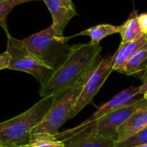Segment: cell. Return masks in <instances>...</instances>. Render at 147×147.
I'll return each instance as SVG.
<instances>
[{"label": "cell", "instance_id": "cell-12", "mask_svg": "<svg viewBox=\"0 0 147 147\" xmlns=\"http://www.w3.org/2000/svg\"><path fill=\"white\" fill-rule=\"evenodd\" d=\"M120 32V25H113L109 24H98L93 27H90L85 30L81 31L80 33L69 36L70 38L74 36H88L91 38L90 42L94 45H100V42L102 39L119 33Z\"/></svg>", "mask_w": 147, "mask_h": 147}, {"label": "cell", "instance_id": "cell-15", "mask_svg": "<svg viewBox=\"0 0 147 147\" xmlns=\"http://www.w3.org/2000/svg\"><path fill=\"white\" fill-rule=\"evenodd\" d=\"M34 1L38 0H0V26L5 30L6 35L9 34L7 28V17L9 13L19 5Z\"/></svg>", "mask_w": 147, "mask_h": 147}, {"label": "cell", "instance_id": "cell-2", "mask_svg": "<svg viewBox=\"0 0 147 147\" xmlns=\"http://www.w3.org/2000/svg\"><path fill=\"white\" fill-rule=\"evenodd\" d=\"M55 98H42L27 111L0 123V146L24 147L29 144L33 130L44 119Z\"/></svg>", "mask_w": 147, "mask_h": 147}, {"label": "cell", "instance_id": "cell-1", "mask_svg": "<svg viewBox=\"0 0 147 147\" xmlns=\"http://www.w3.org/2000/svg\"><path fill=\"white\" fill-rule=\"evenodd\" d=\"M101 47L88 43L72 45L64 62L53 73L50 79L41 86L42 98L55 96L76 84L88 73L94 70L100 61Z\"/></svg>", "mask_w": 147, "mask_h": 147}, {"label": "cell", "instance_id": "cell-8", "mask_svg": "<svg viewBox=\"0 0 147 147\" xmlns=\"http://www.w3.org/2000/svg\"><path fill=\"white\" fill-rule=\"evenodd\" d=\"M48 7L51 17V26L59 36H63L64 30L73 18L78 16L72 0H42Z\"/></svg>", "mask_w": 147, "mask_h": 147}, {"label": "cell", "instance_id": "cell-7", "mask_svg": "<svg viewBox=\"0 0 147 147\" xmlns=\"http://www.w3.org/2000/svg\"><path fill=\"white\" fill-rule=\"evenodd\" d=\"M142 99H144V95L141 93L140 86L130 87V88L121 91L120 93L116 94L114 97H113L111 100H109L108 101L104 103L102 106H100L93 115H91L86 120L82 122L80 125L73 127V128L67 129L65 131L67 132H74L78 130H81L84 127L89 126V125H93L94 123H95L101 117H103L106 114H107L108 113L112 112L113 110L119 108L120 107L125 106L127 104L138 101Z\"/></svg>", "mask_w": 147, "mask_h": 147}, {"label": "cell", "instance_id": "cell-22", "mask_svg": "<svg viewBox=\"0 0 147 147\" xmlns=\"http://www.w3.org/2000/svg\"><path fill=\"white\" fill-rule=\"evenodd\" d=\"M24 147H34L32 144H27V145H25Z\"/></svg>", "mask_w": 147, "mask_h": 147}, {"label": "cell", "instance_id": "cell-5", "mask_svg": "<svg viewBox=\"0 0 147 147\" xmlns=\"http://www.w3.org/2000/svg\"><path fill=\"white\" fill-rule=\"evenodd\" d=\"M5 53L10 57L8 69L30 74L41 84V86L50 79L55 71L34 56L28 50L23 40L13 37L10 33L7 34V47Z\"/></svg>", "mask_w": 147, "mask_h": 147}, {"label": "cell", "instance_id": "cell-10", "mask_svg": "<svg viewBox=\"0 0 147 147\" xmlns=\"http://www.w3.org/2000/svg\"><path fill=\"white\" fill-rule=\"evenodd\" d=\"M147 44V36L131 42H120L118 49L112 56V66L113 71L124 73L125 65L130 58L141 48Z\"/></svg>", "mask_w": 147, "mask_h": 147}, {"label": "cell", "instance_id": "cell-9", "mask_svg": "<svg viewBox=\"0 0 147 147\" xmlns=\"http://www.w3.org/2000/svg\"><path fill=\"white\" fill-rule=\"evenodd\" d=\"M147 127V104L138 109L117 130V140L120 143Z\"/></svg>", "mask_w": 147, "mask_h": 147}, {"label": "cell", "instance_id": "cell-6", "mask_svg": "<svg viewBox=\"0 0 147 147\" xmlns=\"http://www.w3.org/2000/svg\"><path fill=\"white\" fill-rule=\"evenodd\" d=\"M113 71L112 66V56L103 58L92 72L91 76L85 83L74 108L71 119L76 116L85 107H87L100 91L110 74Z\"/></svg>", "mask_w": 147, "mask_h": 147}, {"label": "cell", "instance_id": "cell-13", "mask_svg": "<svg viewBox=\"0 0 147 147\" xmlns=\"http://www.w3.org/2000/svg\"><path fill=\"white\" fill-rule=\"evenodd\" d=\"M138 12L133 11L128 19L120 25V36L121 42H131L140 39L144 35L143 34L138 19Z\"/></svg>", "mask_w": 147, "mask_h": 147}, {"label": "cell", "instance_id": "cell-4", "mask_svg": "<svg viewBox=\"0 0 147 147\" xmlns=\"http://www.w3.org/2000/svg\"><path fill=\"white\" fill-rule=\"evenodd\" d=\"M93 71L88 73L73 87L55 95V98L50 109L41 123L33 130L32 134L46 133L55 136L59 132L60 127L67 120L71 119L77 99Z\"/></svg>", "mask_w": 147, "mask_h": 147}, {"label": "cell", "instance_id": "cell-3", "mask_svg": "<svg viewBox=\"0 0 147 147\" xmlns=\"http://www.w3.org/2000/svg\"><path fill=\"white\" fill-rule=\"evenodd\" d=\"M69 39V36L57 35L50 25L23 39V42L34 56L49 68L55 70L71 51L72 45L67 43Z\"/></svg>", "mask_w": 147, "mask_h": 147}, {"label": "cell", "instance_id": "cell-16", "mask_svg": "<svg viewBox=\"0 0 147 147\" xmlns=\"http://www.w3.org/2000/svg\"><path fill=\"white\" fill-rule=\"evenodd\" d=\"M30 144L34 147H65L64 142L46 133L31 134Z\"/></svg>", "mask_w": 147, "mask_h": 147}, {"label": "cell", "instance_id": "cell-18", "mask_svg": "<svg viewBox=\"0 0 147 147\" xmlns=\"http://www.w3.org/2000/svg\"><path fill=\"white\" fill-rule=\"evenodd\" d=\"M138 24L140 26V29L144 35L147 36V12L141 13L138 16Z\"/></svg>", "mask_w": 147, "mask_h": 147}, {"label": "cell", "instance_id": "cell-20", "mask_svg": "<svg viewBox=\"0 0 147 147\" xmlns=\"http://www.w3.org/2000/svg\"><path fill=\"white\" fill-rule=\"evenodd\" d=\"M10 65V57L5 52L0 55V70L8 68Z\"/></svg>", "mask_w": 147, "mask_h": 147}, {"label": "cell", "instance_id": "cell-11", "mask_svg": "<svg viewBox=\"0 0 147 147\" xmlns=\"http://www.w3.org/2000/svg\"><path fill=\"white\" fill-rule=\"evenodd\" d=\"M62 142L65 147H114V140L92 131L76 134Z\"/></svg>", "mask_w": 147, "mask_h": 147}, {"label": "cell", "instance_id": "cell-17", "mask_svg": "<svg viewBox=\"0 0 147 147\" xmlns=\"http://www.w3.org/2000/svg\"><path fill=\"white\" fill-rule=\"evenodd\" d=\"M147 144V127L120 143H114V147H137Z\"/></svg>", "mask_w": 147, "mask_h": 147}, {"label": "cell", "instance_id": "cell-19", "mask_svg": "<svg viewBox=\"0 0 147 147\" xmlns=\"http://www.w3.org/2000/svg\"><path fill=\"white\" fill-rule=\"evenodd\" d=\"M138 76V78L142 82V85L140 86V88H141V93L144 95V92L147 90V70L139 74Z\"/></svg>", "mask_w": 147, "mask_h": 147}, {"label": "cell", "instance_id": "cell-24", "mask_svg": "<svg viewBox=\"0 0 147 147\" xmlns=\"http://www.w3.org/2000/svg\"><path fill=\"white\" fill-rule=\"evenodd\" d=\"M0 147H2V146H0Z\"/></svg>", "mask_w": 147, "mask_h": 147}, {"label": "cell", "instance_id": "cell-21", "mask_svg": "<svg viewBox=\"0 0 147 147\" xmlns=\"http://www.w3.org/2000/svg\"><path fill=\"white\" fill-rule=\"evenodd\" d=\"M144 100H145L146 101H147V90L144 92Z\"/></svg>", "mask_w": 147, "mask_h": 147}, {"label": "cell", "instance_id": "cell-14", "mask_svg": "<svg viewBox=\"0 0 147 147\" xmlns=\"http://www.w3.org/2000/svg\"><path fill=\"white\" fill-rule=\"evenodd\" d=\"M145 70H147V44L130 58L123 74L126 76H138Z\"/></svg>", "mask_w": 147, "mask_h": 147}, {"label": "cell", "instance_id": "cell-23", "mask_svg": "<svg viewBox=\"0 0 147 147\" xmlns=\"http://www.w3.org/2000/svg\"><path fill=\"white\" fill-rule=\"evenodd\" d=\"M137 147H147V144H143V145H140V146H137Z\"/></svg>", "mask_w": 147, "mask_h": 147}]
</instances>
